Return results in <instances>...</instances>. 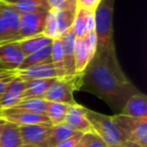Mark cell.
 Wrapping results in <instances>:
<instances>
[{
  "label": "cell",
  "instance_id": "1",
  "mask_svg": "<svg viewBox=\"0 0 147 147\" xmlns=\"http://www.w3.org/2000/svg\"><path fill=\"white\" fill-rule=\"evenodd\" d=\"M80 90L99 97L113 110L119 112L128 99L139 92L123 73L116 49H97L94 57L81 74Z\"/></svg>",
  "mask_w": 147,
  "mask_h": 147
},
{
  "label": "cell",
  "instance_id": "2",
  "mask_svg": "<svg viewBox=\"0 0 147 147\" xmlns=\"http://www.w3.org/2000/svg\"><path fill=\"white\" fill-rule=\"evenodd\" d=\"M115 0H101L95 11V32L97 35L98 47L100 51L115 49L113 39V12Z\"/></svg>",
  "mask_w": 147,
  "mask_h": 147
},
{
  "label": "cell",
  "instance_id": "3",
  "mask_svg": "<svg viewBox=\"0 0 147 147\" xmlns=\"http://www.w3.org/2000/svg\"><path fill=\"white\" fill-rule=\"evenodd\" d=\"M86 115L92 130L109 147H119L126 141L117 128L112 116L101 114L86 108Z\"/></svg>",
  "mask_w": 147,
  "mask_h": 147
},
{
  "label": "cell",
  "instance_id": "4",
  "mask_svg": "<svg viewBox=\"0 0 147 147\" xmlns=\"http://www.w3.org/2000/svg\"><path fill=\"white\" fill-rule=\"evenodd\" d=\"M112 117L125 141L147 147V117L133 118L121 114Z\"/></svg>",
  "mask_w": 147,
  "mask_h": 147
},
{
  "label": "cell",
  "instance_id": "5",
  "mask_svg": "<svg viewBox=\"0 0 147 147\" xmlns=\"http://www.w3.org/2000/svg\"><path fill=\"white\" fill-rule=\"evenodd\" d=\"M80 84L81 75L57 78L49 87L43 99L47 102L63 103L69 106L75 105L77 104V102L74 99L73 94L74 91L80 90Z\"/></svg>",
  "mask_w": 147,
  "mask_h": 147
},
{
  "label": "cell",
  "instance_id": "6",
  "mask_svg": "<svg viewBox=\"0 0 147 147\" xmlns=\"http://www.w3.org/2000/svg\"><path fill=\"white\" fill-rule=\"evenodd\" d=\"M20 15L11 5L0 0V43L19 40Z\"/></svg>",
  "mask_w": 147,
  "mask_h": 147
},
{
  "label": "cell",
  "instance_id": "7",
  "mask_svg": "<svg viewBox=\"0 0 147 147\" xmlns=\"http://www.w3.org/2000/svg\"><path fill=\"white\" fill-rule=\"evenodd\" d=\"M53 125L51 123L27 125L18 127L22 144L37 147H45L47 141L53 132Z\"/></svg>",
  "mask_w": 147,
  "mask_h": 147
},
{
  "label": "cell",
  "instance_id": "8",
  "mask_svg": "<svg viewBox=\"0 0 147 147\" xmlns=\"http://www.w3.org/2000/svg\"><path fill=\"white\" fill-rule=\"evenodd\" d=\"M49 10L20 15L19 22V40L27 37L34 36L43 32Z\"/></svg>",
  "mask_w": 147,
  "mask_h": 147
},
{
  "label": "cell",
  "instance_id": "9",
  "mask_svg": "<svg viewBox=\"0 0 147 147\" xmlns=\"http://www.w3.org/2000/svg\"><path fill=\"white\" fill-rule=\"evenodd\" d=\"M2 119H4L6 122L16 125L17 127L41 124V123H51L47 115L29 113L26 111L19 110L14 107L8 109H2Z\"/></svg>",
  "mask_w": 147,
  "mask_h": 147
},
{
  "label": "cell",
  "instance_id": "10",
  "mask_svg": "<svg viewBox=\"0 0 147 147\" xmlns=\"http://www.w3.org/2000/svg\"><path fill=\"white\" fill-rule=\"evenodd\" d=\"M24 57L17 41L0 45V63L9 71H17Z\"/></svg>",
  "mask_w": 147,
  "mask_h": 147
},
{
  "label": "cell",
  "instance_id": "11",
  "mask_svg": "<svg viewBox=\"0 0 147 147\" xmlns=\"http://www.w3.org/2000/svg\"><path fill=\"white\" fill-rule=\"evenodd\" d=\"M69 128L80 133L93 132L91 124L86 115V108L79 104L71 105L69 107L65 118V122Z\"/></svg>",
  "mask_w": 147,
  "mask_h": 147
},
{
  "label": "cell",
  "instance_id": "12",
  "mask_svg": "<svg viewBox=\"0 0 147 147\" xmlns=\"http://www.w3.org/2000/svg\"><path fill=\"white\" fill-rule=\"evenodd\" d=\"M25 89H26V81L22 80L19 77L13 79L5 89L2 96L0 97V108L8 109L16 106L23 100Z\"/></svg>",
  "mask_w": 147,
  "mask_h": 147
},
{
  "label": "cell",
  "instance_id": "13",
  "mask_svg": "<svg viewBox=\"0 0 147 147\" xmlns=\"http://www.w3.org/2000/svg\"><path fill=\"white\" fill-rule=\"evenodd\" d=\"M61 47L63 53V67H65V77H73L76 75V67H75V43L76 36L74 31L69 28L65 31L61 37Z\"/></svg>",
  "mask_w": 147,
  "mask_h": 147
},
{
  "label": "cell",
  "instance_id": "14",
  "mask_svg": "<svg viewBox=\"0 0 147 147\" xmlns=\"http://www.w3.org/2000/svg\"><path fill=\"white\" fill-rule=\"evenodd\" d=\"M17 77L24 81L32 80H47V79L59 78V73L53 63H41L33 65L23 71H16Z\"/></svg>",
  "mask_w": 147,
  "mask_h": 147
},
{
  "label": "cell",
  "instance_id": "15",
  "mask_svg": "<svg viewBox=\"0 0 147 147\" xmlns=\"http://www.w3.org/2000/svg\"><path fill=\"white\" fill-rule=\"evenodd\" d=\"M121 115L133 118H143L147 117V99L143 93L139 91L137 94L133 95L128 99L124 105L121 112Z\"/></svg>",
  "mask_w": 147,
  "mask_h": 147
},
{
  "label": "cell",
  "instance_id": "16",
  "mask_svg": "<svg viewBox=\"0 0 147 147\" xmlns=\"http://www.w3.org/2000/svg\"><path fill=\"white\" fill-rule=\"evenodd\" d=\"M53 39L49 38V37L45 36V34L40 33V34L34 35V36L17 40V43L20 47L24 55L26 57V55H31V53H35V51L45 49L47 45H51L53 43Z\"/></svg>",
  "mask_w": 147,
  "mask_h": 147
},
{
  "label": "cell",
  "instance_id": "17",
  "mask_svg": "<svg viewBox=\"0 0 147 147\" xmlns=\"http://www.w3.org/2000/svg\"><path fill=\"white\" fill-rule=\"evenodd\" d=\"M55 79H47V80H32L26 81V89L23 94L24 99H43L45 93L49 89Z\"/></svg>",
  "mask_w": 147,
  "mask_h": 147
},
{
  "label": "cell",
  "instance_id": "18",
  "mask_svg": "<svg viewBox=\"0 0 147 147\" xmlns=\"http://www.w3.org/2000/svg\"><path fill=\"white\" fill-rule=\"evenodd\" d=\"M22 144L18 127L12 123L5 122L0 133V147H19Z\"/></svg>",
  "mask_w": 147,
  "mask_h": 147
},
{
  "label": "cell",
  "instance_id": "19",
  "mask_svg": "<svg viewBox=\"0 0 147 147\" xmlns=\"http://www.w3.org/2000/svg\"><path fill=\"white\" fill-rule=\"evenodd\" d=\"M47 63H53V59H51V45H47L40 51H37L35 53H31V55H26L17 71H23V69H26L28 67H33V65Z\"/></svg>",
  "mask_w": 147,
  "mask_h": 147
},
{
  "label": "cell",
  "instance_id": "20",
  "mask_svg": "<svg viewBox=\"0 0 147 147\" xmlns=\"http://www.w3.org/2000/svg\"><path fill=\"white\" fill-rule=\"evenodd\" d=\"M69 105L63 104V103L47 102L45 115L49 118L51 124L55 126V125L65 122V118L67 110H69Z\"/></svg>",
  "mask_w": 147,
  "mask_h": 147
},
{
  "label": "cell",
  "instance_id": "21",
  "mask_svg": "<svg viewBox=\"0 0 147 147\" xmlns=\"http://www.w3.org/2000/svg\"><path fill=\"white\" fill-rule=\"evenodd\" d=\"M90 61L88 49L83 38H76L75 43V67L76 75H81Z\"/></svg>",
  "mask_w": 147,
  "mask_h": 147
},
{
  "label": "cell",
  "instance_id": "22",
  "mask_svg": "<svg viewBox=\"0 0 147 147\" xmlns=\"http://www.w3.org/2000/svg\"><path fill=\"white\" fill-rule=\"evenodd\" d=\"M77 133H80V132L74 131L73 129L69 128L65 123L55 125V126H53V132H51V136L47 139L45 147H55V145L61 143V141L74 136V135L77 134Z\"/></svg>",
  "mask_w": 147,
  "mask_h": 147
},
{
  "label": "cell",
  "instance_id": "23",
  "mask_svg": "<svg viewBox=\"0 0 147 147\" xmlns=\"http://www.w3.org/2000/svg\"><path fill=\"white\" fill-rule=\"evenodd\" d=\"M19 15L28 14V13L37 12L41 10H49L47 0H29L25 2L16 3L11 5Z\"/></svg>",
  "mask_w": 147,
  "mask_h": 147
},
{
  "label": "cell",
  "instance_id": "24",
  "mask_svg": "<svg viewBox=\"0 0 147 147\" xmlns=\"http://www.w3.org/2000/svg\"><path fill=\"white\" fill-rule=\"evenodd\" d=\"M47 107V101L45 99H24L20 103L16 105L14 108L19 110L26 111L29 113H35V114L45 115ZM13 108V107H12Z\"/></svg>",
  "mask_w": 147,
  "mask_h": 147
},
{
  "label": "cell",
  "instance_id": "25",
  "mask_svg": "<svg viewBox=\"0 0 147 147\" xmlns=\"http://www.w3.org/2000/svg\"><path fill=\"white\" fill-rule=\"evenodd\" d=\"M51 59H53V63L55 65V69L59 73V78H65V67H63V53L61 38H57L53 40V43H51Z\"/></svg>",
  "mask_w": 147,
  "mask_h": 147
},
{
  "label": "cell",
  "instance_id": "26",
  "mask_svg": "<svg viewBox=\"0 0 147 147\" xmlns=\"http://www.w3.org/2000/svg\"><path fill=\"white\" fill-rule=\"evenodd\" d=\"M42 34L51 39H57L61 36V31H59V24L57 21V10H53V9L49 10Z\"/></svg>",
  "mask_w": 147,
  "mask_h": 147
},
{
  "label": "cell",
  "instance_id": "27",
  "mask_svg": "<svg viewBox=\"0 0 147 147\" xmlns=\"http://www.w3.org/2000/svg\"><path fill=\"white\" fill-rule=\"evenodd\" d=\"M89 13H90L89 11L83 10V9H77L76 16L74 19L73 25H71V29H73L76 38H84L85 35L87 34L86 23Z\"/></svg>",
  "mask_w": 147,
  "mask_h": 147
},
{
  "label": "cell",
  "instance_id": "28",
  "mask_svg": "<svg viewBox=\"0 0 147 147\" xmlns=\"http://www.w3.org/2000/svg\"><path fill=\"white\" fill-rule=\"evenodd\" d=\"M77 7L76 8H69L65 10H57V21L59 24V31L63 35L65 31H67L69 28H71L74 19L76 16Z\"/></svg>",
  "mask_w": 147,
  "mask_h": 147
},
{
  "label": "cell",
  "instance_id": "29",
  "mask_svg": "<svg viewBox=\"0 0 147 147\" xmlns=\"http://www.w3.org/2000/svg\"><path fill=\"white\" fill-rule=\"evenodd\" d=\"M49 9L65 10L69 8H76V0H47Z\"/></svg>",
  "mask_w": 147,
  "mask_h": 147
},
{
  "label": "cell",
  "instance_id": "30",
  "mask_svg": "<svg viewBox=\"0 0 147 147\" xmlns=\"http://www.w3.org/2000/svg\"><path fill=\"white\" fill-rule=\"evenodd\" d=\"M83 39H84V42H85V45H86L87 49H88L89 57H90V61H91V59L94 57L95 53H96V51H97V47H98L96 32L93 31V32L87 33Z\"/></svg>",
  "mask_w": 147,
  "mask_h": 147
},
{
  "label": "cell",
  "instance_id": "31",
  "mask_svg": "<svg viewBox=\"0 0 147 147\" xmlns=\"http://www.w3.org/2000/svg\"><path fill=\"white\" fill-rule=\"evenodd\" d=\"M83 140L85 141L86 147H109L100 137L94 132L85 133L83 135Z\"/></svg>",
  "mask_w": 147,
  "mask_h": 147
},
{
  "label": "cell",
  "instance_id": "32",
  "mask_svg": "<svg viewBox=\"0 0 147 147\" xmlns=\"http://www.w3.org/2000/svg\"><path fill=\"white\" fill-rule=\"evenodd\" d=\"M16 77V71H0V97L2 96L9 83Z\"/></svg>",
  "mask_w": 147,
  "mask_h": 147
},
{
  "label": "cell",
  "instance_id": "33",
  "mask_svg": "<svg viewBox=\"0 0 147 147\" xmlns=\"http://www.w3.org/2000/svg\"><path fill=\"white\" fill-rule=\"evenodd\" d=\"M101 0H76V5L77 9H83V10L89 11V12H95Z\"/></svg>",
  "mask_w": 147,
  "mask_h": 147
},
{
  "label": "cell",
  "instance_id": "34",
  "mask_svg": "<svg viewBox=\"0 0 147 147\" xmlns=\"http://www.w3.org/2000/svg\"><path fill=\"white\" fill-rule=\"evenodd\" d=\"M83 135H84L83 133H77V134H75L74 136H71V137H69V138L65 139V140L61 141V143L55 145V147H74L79 141L81 140Z\"/></svg>",
  "mask_w": 147,
  "mask_h": 147
},
{
  "label": "cell",
  "instance_id": "35",
  "mask_svg": "<svg viewBox=\"0 0 147 147\" xmlns=\"http://www.w3.org/2000/svg\"><path fill=\"white\" fill-rule=\"evenodd\" d=\"M96 27V22H95V12H90L87 17V23H86V30L87 33H90L95 31Z\"/></svg>",
  "mask_w": 147,
  "mask_h": 147
},
{
  "label": "cell",
  "instance_id": "36",
  "mask_svg": "<svg viewBox=\"0 0 147 147\" xmlns=\"http://www.w3.org/2000/svg\"><path fill=\"white\" fill-rule=\"evenodd\" d=\"M3 2L7 3L9 5H13L16 4V3H20V2H25V1H29V0H2Z\"/></svg>",
  "mask_w": 147,
  "mask_h": 147
},
{
  "label": "cell",
  "instance_id": "37",
  "mask_svg": "<svg viewBox=\"0 0 147 147\" xmlns=\"http://www.w3.org/2000/svg\"><path fill=\"white\" fill-rule=\"evenodd\" d=\"M119 147H140V146H139V145H137V144H135V143L126 141V142H124L123 144H121Z\"/></svg>",
  "mask_w": 147,
  "mask_h": 147
},
{
  "label": "cell",
  "instance_id": "38",
  "mask_svg": "<svg viewBox=\"0 0 147 147\" xmlns=\"http://www.w3.org/2000/svg\"><path fill=\"white\" fill-rule=\"evenodd\" d=\"M74 147H86V144H85V141L83 140V136H82V138H81V140L79 141L78 143H77L76 145Z\"/></svg>",
  "mask_w": 147,
  "mask_h": 147
},
{
  "label": "cell",
  "instance_id": "39",
  "mask_svg": "<svg viewBox=\"0 0 147 147\" xmlns=\"http://www.w3.org/2000/svg\"><path fill=\"white\" fill-rule=\"evenodd\" d=\"M5 122H6V121H5L4 119H0V133H1V130H2V128H3V126H4Z\"/></svg>",
  "mask_w": 147,
  "mask_h": 147
},
{
  "label": "cell",
  "instance_id": "40",
  "mask_svg": "<svg viewBox=\"0 0 147 147\" xmlns=\"http://www.w3.org/2000/svg\"><path fill=\"white\" fill-rule=\"evenodd\" d=\"M0 71H9V69H7L6 67H5L4 65H2V63H0Z\"/></svg>",
  "mask_w": 147,
  "mask_h": 147
},
{
  "label": "cell",
  "instance_id": "41",
  "mask_svg": "<svg viewBox=\"0 0 147 147\" xmlns=\"http://www.w3.org/2000/svg\"><path fill=\"white\" fill-rule=\"evenodd\" d=\"M19 147H37V146H32V145H26V144H21Z\"/></svg>",
  "mask_w": 147,
  "mask_h": 147
},
{
  "label": "cell",
  "instance_id": "42",
  "mask_svg": "<svg viewBox=\"0 0 147 147\" xmlns=\"http://www.w3.org/2000/svg\"><path fill=\"white\" fill-rule=\"evenodd\" d=\"M0 119H2V109L0 108Z\"/></svg>",
  "mask_w": 147,
  "mask_h": 147
},
{
  "label": "cell",
  "instance_id": "43",
  "mask_svg": "<svg viewBox=\"0 0 147 147\" xmlns=\"http://www.w3.org/2000/svg\"><path fill=\"white\" fill-rule=\"evenodd\" d=\"M0 45H2V43H0Z\"/></svg>",
  "mask_w": 147,
  "mask_h": 147
}]
</instances>
